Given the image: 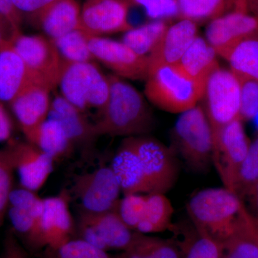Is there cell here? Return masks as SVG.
Segmentation results:
<instances>
[{
    "instance_id": "cell-9",
    "label": "cell",
    "mask_w": 258,
    "mask_h": 258,
    "mask_svg": "<svg viewBox=\"0 0 258 258\" xmlns=\"http://www.w3.org/2000/svg\"><path fill=\"white\" fill-rule=\"evenodd\" d=\"M76 230L79 238L107 252L125 250L137 234L125 225L117 209L102 213H91L81 210Z\"/></svg>"
},
{
    "instance_id": "cell-16",
    "label": "cell",
    "mask_w": 258,
    "mask_h": 258,
    "mask_svg": "<svg viewBox=\"0 0 258 258\" xmlns=\"http://www.w3.org/2000/svg\"><path fill=\"white\" fill-rule=\"evenodd\" d=\"M7 148L22 187L35 192L41 189L53 171V158L28 142H12Z\"/></svg>"
},
{
    "instance_id": "cell-42",
    "label": "cell",
    "mask_w": 258,
    "mask_h": 258,
    "mask_svg": "<svg viewBox=\"0 0 258 258\" xmlns=\"http://www.w3.org/2000/svg\"><path fill=\"white\" fill-rule=\"evenodd\" d=\"M0 17L6 19L15 28L20 30L23 17L15 8L13 0H0Z\"/></svg>"
},
{
    "instance_id": "cell-6",
    "label": "cell",
    "mask_w": 258,
    "mask_h": 258,
    "mask_svg": "<svg viewBox=\"0 0 258 258\" xmlns=\"http://www.w3.org/2000/svg\"><path fill=\"white\" fill-rule=\"evenodd\" d=\"M213 144L225 125L240 118V86L231 70L218 68L209 78L203 99Z\"/></svg>"
},
{
    "instance_id": "cell-20",
    "label": "cell",
    "mask_w": 258,
    "mask_h": 258,
    "mask_svg": "<svg viewBox=\"0 0 258 258\" xmlns=\"http://www.w3.org/2000/svg\"><path fill=\"white\" fill-rule=\"evenodd\" d=\"M111 166L123 195L149 194V185L132 137L123 139Z\"/></svg>"
},
{
    "instance_id": "cell-36",
    "label": "cell",
    "mask_w": 258,
    "mask_h": 258,
    "mask_svg": "<svg viewBox=\"0 0 258 258\" xmlns=\"http://www.w3.org/2000/svg\"><path fill=\"white\" fill-rule=\"evenodd\" d=\"M8 215L15 235L20 236L32 247L38 222L30 212L16 207H8Z\"/></svg>"
},
{
    "instance_id": "cell-39",
    "label": "cell",
    "mask_w": 258,
    "mask_h": 258,
    "mask_svg": "<svg viewBox=\"0 0 258 258\" xmlns=\"http://www.w3.org/2000/svg\"><path fill=\"white\" fill-rule=\"evenodd\" d=\"M132 5L142 7L147 16L154 20L179 18L176 0H125Z\"/></svg>"
},
{
    "instance_id": "cell-28",
    "label": "cell",
    "mask_w": 258,
    "mask_h": 258,
    "mask_svg": "<svg viewBox=\"0 0 258 258\" xmlns=\"http://www.w3.org/2000/svg\"><path fill=\"white\" fill-rule=\"evenodd\" d=\"M168 28L164 20H153L125 32L122 42L139 55L148 56L157 46Z\"/></svg>"
},
{
    "instance_id": "cell-34",
    "label": "cell",
    "mask_w": 258,
    "mask_h": 258,
    "mask_svg": "<svg viewBox=\"0 0 258 258\" xmlns=\"http://www.w3.org/2000/svg\"><path fill=\"white\" fill-rule=\"evenodd\" d=\"M147 194H130L120 199L117 212L129 228L135 231L140 223L147 206Z\"/></svg>"
},
{
    "instance_id": "cell-7",
    "label": "cell",
    "mask_w": 258,
    "mask_h": 258,
    "mask_svg": "<svg viewBox=\"0 0 258 258\" xmlns=\"http://www.w3.org/2000/svg\"><path fill=\"white\" fill-rule=\"evenodd\" d=\"M11 43L28 68L34 82L50 91L58 86L63 60L52 40L19 32Z\"/></svg>"
},
{
    "instance_id": "cell-22",
    "label": "cell",
    "mask_w": 258,
    "mask_h": 258,
    "mask_svg": "<svg viewBox=\"0 0 258 258\" xmlns=\"http://www.w3.org/2000/svg\"><path fill=\"white\" fill-rule=\"evenodd\" d=\"M217 52L207 40L198 36L176 64L178 69L205 93V87L212 73L220 68Z\"/></svg>"
},
{
    "instance_id": "cell-43",
    "label": "cell",
    "mask_w": 258,
    "mask_h": 258,
    "mask_svg": "<svg viewBox=\"0 0 258 258\" xmlns=\"http://www.w3.org/2000/svg\"><path fill=\"white\" fill-rule=\"evenodd\" d=\"M13 131V124L3 103L0 101V142L9 140Z\"/></svg>"
},
{
    "instance_id": "cell-1",
    "label": "cell",
    "mask_w": 258,
    "mask_h": 258,
    "mask_svg": "<svg viewBox=\"0 0 258 258\" xmlns=\"http://www.w3.org/2000/svg\"><path fill=\"white\" fill-rule=\"evenodd\" d=\"M109 98L95 123L98 137H138L154 127V115L145 97L133 86L114 74L107 76Z\"/></svg>"
},
{
    "instance_id": "cell-4",
    "label": "cell",
    "mask_w": 258,
    "mask_h": 258,
    "mask_svg": "<svg viewBox=\"0 0 258 258\" xmlns=\"http://www.w3.org/2000/svg\"><path fill=\"white\" fill-rule=\"evenodd\" d=\"M204 93L176 66L158 67L146 80L144 96L166 112L181 113L191 109L203 99Z\"/></svg>"
},
{
    "instance_id": "cell-2",
    "label": "cell",
    "mask_w": 258,
    "mask_h": 258,
    "mask_svg": "<svg viewBox=\"0 0 258 258\" xmlns=\"http://www.w3.org/2000/svg\"><path fill=\"white\" fill-rule=\"evenodd\" d=\"M186 210L198 232L222 243L235 233L249 215L244 202L225 187L201 190L190 199Z\"/></svg>"
},
{
    "instance_id": "cell-48",
    "label": "cell",
    "mask_w": 258,
    "mask_h": 258,
    "mask_svg": "<svg viewBox=\"0 0 258 258\" xmlns=\"http://www.w3.org/2000/svg\"><path fill=\"white\" fill-rule=\"evenodd\" d=\"M0 224H1V223H0Z\"/></svg>"
},
{
    "instance_id": "cell-8",
    "label": "cell",
    "mask_w": 258,
    "mask_h": 258,
    "mask_svg": "<svg viewBox=\"0 0 258 258\" xmlns=\"http://www.w3.org/2000/svg\"><path fill=\"white\" fill-rule=\"evenodd\" d=\"M132 138L149 185V194L168 192L179 175L175 151L148 136Z\"/></svg>"
},
{
    "instance_id": "cell-10",
    "label": "cell",
    "mask_w": 258,
    "mask_h": 258,
    "mask_svg": "<svg viewBox=\"0 0 258 258\" xmlns=\"http://www.w3.org/2000/svg\"><path fill=\"white\" fill-rule=\"evenodd\" d=\"M73 191L81 202V210L102 213L115 210L121 188L111 166H101L75 180Z\"/></svg>"
},
{
    "instance_id": "cell-35",
    "label": "cell",
    "mask_w": 258,
    "mask_h": 258,
    "mask_svg": "<svg viewBox=\"0 0 258 258\" xmlns=\"http://www.w3.org/2000/svg\"><path fill=\"white\" fill-rule=\"evenodd\" d=\"M198 232L181 252V258H222L223 243L207 234Z\"/></svg>"
},
{
    "instance_id": "cell-23",
    "label": "cell",
    "mask_w": 258,
    "mask_h": 258,
    "mask_svg": "<svg viewBox=\"0 0 258 258\" xmlns=\"http://www.w3.org/2000/svg\"><path fill=\"white\" fill-rule=\"evenodd\" d=\"M81 12L76 0H57L32 22L40 25L50 40H55L81 29Z\"/></svg>"
},
{
    "instance_id": "cell-25",
    "label": "cell",
    "mask_w": 258,
    "mask_h": 258,
    "mask_svg": "<svg viewBox=\"0 0 258 258\" xmlns=\"http://www.w3.org/2000/svg\"><path fill=\"white\" fill-rule=\"evenodd\" d=\"M174 212L172 204L165 194H147L145 212L136 232L149 235L172 228Z\"/></svg>"
},
{
    "instance_id": "cell-3",
    "label": "cell",
    "mask_w": 258,
    "mask_h": 258,
    "mask_svg": "<svg viewBox=\"0 0 258 258\" xmlns=\"http://www.w3.org/2000/svg\"><path fill=\"white\" fill-rule=\"evenodd\" d=\"M58 86L61 96L83 113L96 108L100 114L109 98L108 77L93 62L63 60Z\"/></svg>"
},
{
    "instance_id": "cell-31",
    "label": "cell",
    "mask_w": 258,
    "mask_h": 258,
    "mask_svg": "<svg viewBox=\"0 0 258 258\" xmlns=\"http://www.w3.org/2000/svg\"><path fill=\"white\" fill-rule=\"evenodd\" d=\"M231 0H176L179 19L203 23L225 14Z\"/></svg>"
},
{
    "instance_id": "cell-26",
    "label": "cell",
    "mask_w": 258,
    "mask_h": 258,
    "mask_svg": "<svg viewBox=\"0 0 258 258\" xmlns=\"http://www.w3.org/2000/svg\"><path fill=\"white\" fill-rule=\"evenodd\" d=\"M117 258H181V252L172 241L137 232L130 246Z\"/></svg>"
},
{
    "instance_id": "cell-17",
    "label": "cell",
    "mask_w": 258,
    "mask_h": 258,
    "mask_svg": "<svg viewBox=\"0 0 258 258\" xmlns=\"http://www.w3.org/2000/svg\"><path fill=\"white\" fill-rule=\"evenodd\" d=\"M48 118L60 122L74 148H79L86 154L92 152L99 137L94 123L86 118L85 113L62 96H57L51 101Z\"/></svg>"
},
{
    "instance_id": "cell-37",
    "label": "cell",
    "mask_w": 258,
    "mask_h": 258,
    "mask_svg": "<svg viewBox=\"0 0 258 258\" xmlns=\"http://www.w3.org/2000/svg\"><path fill=\"white\" fill-rule=\"evenodd\" d=\"M15 169L8 148L0 150V223L9 207L10 197L13 190Z\"/></svg>"
},
{
    "instance_id": "cell-32",
    "label": "cell",
    "mask_w": 258,
    "mask_h": 258,
    "mask_svg": "<svg viewBox=\"0 0 258 258\" xmlns=\"http://www.w3.org/2000/svg\"><path fill=\"white\" fill-rule=\"evenodd\" d=\"M43 258H117L81 238H72L55 247L44 249Z\"/></svg>"
},
{
    "instance_id": "cell-46",
    "label": "cell",
    "mask_w": 258,
    "mask_h": 258,
    "mask_svg": "<svg viewBox=\"0 0 258 258\" xmlns=\"http://www.w3.org/2000/svg\"><path fill=\"white\" fill-rule=\"evenodd\" d=\"M246 5L249 13L258 19V0H246Z\"/></svg>"
},
{
    "instance_id": "cell-12",
    "label": "cell",
    "mask_w": 258,
    "mask_h": 258,
    "mask_svg": "<svg viewBox=\"0 0 258 258\" xmlns=\"http://www.w3.org/2000/svg\"><path fill=\"white\" fill-rule=\"evenodd\" d=\"M233 4V10L211 20L206 29L207 41L221 57L241 40L258 35V19L242 2Z\"/></svg>"
},
{
    "instance_id": "cell-47",
    "label": "cell",
    "mask_w": 258,
    "mask_h": 258,
    "mask_svg": "<svg viewBox=\"0 0 258 258\" xmlns=\"http://www.w3.org/2000/svg\"><path fill=\"white\" fill-rule=\"evenodd\" d=\"M254 224H255V228H254V235H255L256 242H257V244L258 246V223L254 221Z\"/></svg>"
},
{
    "instance_id": "cell-41",
    "label": "cell",
    "mask_w": 258,
    "mask_h": 258,
    "mask_svg": "<svg viewBox=\"0 0 258 258\" xmlns=\"http://www.w3.org/2000/svg\"><path fill=\"white\" fill-rule=\"evenodd\" d=\"M4 254L5 258H30L13 231L5 236Z\"/></svg>"
},
{
    "instance_id": "cell-30",
    "label": "cell",
    "mask_w": 258,
    "mask_h": 258,
    "mask_svg": "<svg viewBox=\"0 0 258 258\" xmlns=\"http://www.w3.org/2000/svg\"><path fill=\"white\" fill-rule=\"evenodd\" d=\"M89 35L81 29L52 40L62 60L70 62H93L94 57L89 47Z\"/></svg>"
},
{
    "instance_id": "cell-38",
    "label": "cell",
    "mask_w": 258,
    "mask_h": 258,
    "mask_svg": "<svg viewBox=\"0 0 258 258\" xmlns=\"http://www.w3.org/2000/svg\"><path fill=\"white\" fill-rule=\"evenodd\" d=\"M237 77L240 86V119H253L258 113V81L243 76Z\"/></svg>"
},
{
    "instance_id": "cell-27",
    "label": "cell",
    "mask_w": 258,
    "mask_h": 258,
    "mask_svg": "<svg viewBox=\"0 0 258 258\" xmlns=\"http://www.w3.org/2000/svg\"><path fill=\"white\" fill-rule=\"evenodd\" d=\"M235 75L258 81V35L241 40L222 56Z\"/></svg>"
},
{
    "instance_id": "cell-29",
    "label": "cell",
    "mask_w": 258,
    "mask_h": 258,
    "mask_svg": "<svg viewBox=\"0 0 258 258\" xmlns=\"http://www.w3.org/2000/svg\"><path fill=\"white\" fill-rule=\"evenodd\" d=\"M254 228L255 224L249 212L238 230L224 242L222 258H258Z\"/></svg>"
},
{
    "instance_id": "cell-45",
    "label": "cell",
    "mask_w": 258,
    "mask_h": 258,
    "mask_svg": "<svg viewBox=\"0 0 258 258\" xmlns=\"http://www.w3.org/2000/svg\"><path fill=\"white\" fill-rule=\"evenodd\" d=\"M245 199H247L249 204V210H247L254 221L258 223V182L250 190Z\"/></svg>"
},
{
    "instance_id": "cell-5",
    "label": "cell",
    "mask_w": 258,
    "mask_h": 258,
    "mask_svg": "<svg viewBox=\"0 0 258 258\" xmlns=\"http://www.w3.org/2000/svg\"><path fill=\"white\" fill-rule=\"evenodd\" d=\"M176 153L190 169L205 172L212 164L213 141L210 123L203 107L196 106L180 114L172 132Z\"/></svg>"
},
{
    "instance_id": "cell-40",
    "label": "cell",
    "mask_w": 258,
    "mask_h": 258,
    "mask_svg": "<svg viewBox=\"0 0 258 258\" xmlns=\"http://www.w3.org/2000/svg\"><path fill=\"white\" fill-rule=\"evenodd\" d=\"M13 4L22 17L26 16L33 21L44 10L57 0H13Z\"/></svg>"
},
{
    "instance_id": "cell-24",
    "label": "cell",
    "mask_w": 258,
    "mask_h": 258,
    "mask_svg": "<svg viewBox=\"0 0 258 258\" xmlns=\"http://www.w3.org/2000/svg\"><path fill=\"white\" fill-rule=\"evenodd\" d=\"M25 136L28 142L46 153L55 161L69 157L75 149L62 125L53 118H47Z\"/></svg>"
},
{
    "instance_id": "cell-13",
    "label": "cell",
    "mask_w": 258,
    "mask_h": 258,
    "mask_svg": "<svg viewBox=\"0 0 258 258\" xmlns=\"http://www.w3.org/2000/svg\"><path fill=\"white\" fill-rule=\"evenodd\" d=\"M89 47L94 58L111 70L115 76L138 81L147 79L149 57L139 55L123 42L90 35Z\"/></svg>"
},
{
    "instance_id": "cell-18",
    "label": "cell",
    "mask_w": 258,
    "mask_h": 258,
    "mask_svg": "<svg viewBox=\"0 0 258 258\" xmlns=\"http://www.w3.org/2000/svg\"><path fill=\"white\" fill-rule=\"evenodd\" d=\"M198 24L186 19H180L179 22L169 26L157 46L148 55L149 73L161 66L179 63L198 36Z\"/></svg>"
},
{
    "instance_id": "cell-11",
    "label": "cell",
    "mask_w": 258,
    "mask_h": 258,
    "mask_svg": "<svg viewBox=\"0 0 258 258\" xmlns=\"http://www.w3.org/2000/svg\"><path fill=\"white\" fill-rule=\"evenodd\" d=\"M242 120L237 118L222 129L212 151V164L224 184L234 192L239 169L248 152L250 140ZM235 193V192H234Z\"/></svg>"
},
{
    "instance_id": "cell-44",
    "label": "cell",
    "mask_w": 258,
    "mask_h": 258,
    "mask_svg": "<svg viewBox=\"0 0 258 258\" xmlns=\"http://www.w3.org/2000/svg\"><path fill=\"white\" fill-rule=\"evenodd\" d=\"M20 32L6 19L0 17V46L6 42H12L15 35Z\"/></svg>"
},
{
    "instance_id": "cell-14",
    "label": "cell",
    "mask_w": 258,
    "mask_h": 258,
    "mask_svg": "<svg viewBox=\"0 0 258 258\" xmlns=\"http://www.w3.org/2000/svg\"><path fill=\"white\" fill-rule=\"evenodd\" d=\"M75 230L68 193L63 191L57 196L45 198L32 248L57 247L74 238Z\"/></svg>"
},
{
    "instance_id": "cell-21",
    "label": "cell",
    "mask_w": 258,
    "mask_h": 258,
    "mask_svg": "<svg viewBox=\"0 0 258 258\" xmlns=\"http://www.w3.org/2000/svg\"><path fill=\"white\" fill-rule=\"evenodd\" d=\"M35 83L11 42L0 46V101L11 103L29 85Z\"/></svg>"
},
{
    "instance_id": "cell-33",
    "label": "cell",
    "mask_w": 258,
    "mask_h": 258,
    "mask_svg": "<svg viewBox=\"0 0 258 258\" xmlns=\"http://www.w3.org/2000/svg\"><path fill=\"white\" fill-rule=\"evenodd\" d=\"M257 182L258 135L251 142L247 155L241 164L236 179L234 192L243 201Z\"/></svg>"
},
{
    "instance_id": "cell-15",
    "label": "cell",
    "mask_w": 258,
    "mask_h": 258,
    "mask_svg": "<svg viewBox=\"0 0 258 258\" xmlns=\"http://www.w3.org/2000/svg\"><path fill=\"white\" fill-rule=\"evenodd\" d=\"M129 8L125 0H85L81 29L96 37L128 31L133 28L128 20Z\"/></svg>"
},
{
    "instance_id": "cell-19",
    "label": "cell",
    "mask_w": 258,
    "mask_h": 258,
    "mask_svg": "<svg viewBox=\"0 0 258 258\" xmlns=\"http://www.w3.org/2000/svg\"><path fill=\"white\" fill-rule=\"evenodd\" d=\"M50 91L39 85H29L10 103L24 134L43 123L48 118Z\"/></svg>"
}]
</instances>
